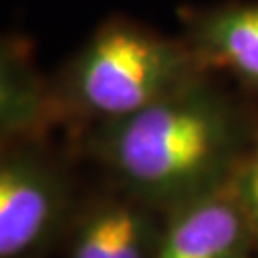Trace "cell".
<instances>
[{
  "mask_svg": "<svg viewBox=\"0 0 258 258\" xmlns=\"http://www.w3.org/2000/svg\"><path fill=\"white\" fill-rule=\"evenodd\" d=\"M256 146H258V144H256Z\"/></svg>",
  "mask_w": 258,
  "mask_h": 258,
  "instance_id": "cell-9",
  "label": "cell"
},
{
  "mask_svg": "<svg viewBox=\"0 0 258 258\" xmlns=\"http://www.w3.org/2000/svg\"><path fill=\"white\" fill-rule=\"evenodd\" d=\"M228 187L243 212L258 256V146L241 163Z\"/></svg>",
  "mask_w": 258,
  "mask_h": 258,
  "instance_id": "cell-8",
  "label": "cell"
},
{
  "mask_svg": "<svg viewBox=\"0 0 258 258\" xmlns=\"http://www.w3.org/2000/svg\"><path fill=\"white\" fill-rule=\"evenodd\" d=\"M0 88L2 142L46 138L59 124L52 81L38 75L23 40L8 38L2 42Z\"/></svg>",
  "mask_w": 258,
  "mask_h": 258,
  "instance_id": "cell-7",
  "label": "cell"
},
{
  "mask_svg": "<svg viewBox=\"0 0 258 258\" xmlns=\"http://www.w3.org/2000/svg\"><path fill=\"white\" fill-rule=\"evenodd\" d=\"M254 243L230 187L168 212L153 258H254Z\"/></svg>",
  "mask_w": 258,
  "mask_h": 258,
  "instance_id": "cell-6",
  "label": "cell"
},
{
  "mask_svg": "<svg viewBox=\"0 0 258 258\" xmlns=\"http://www.w3.org/2000/svg\"><path fill=\"white\" fill-rule=\"evenodd\" d=\"M185 42L209 73H226L258 92V2H224L182 12Z\"/></svg>",
  "mask_w": 258,
  "mask_h": 258,
  "instance_id": "cell-5",
  "label": "cell"
},
{
  "mask_svg": "<svg viewBox=\"0 0 258 258\" xmlns=\"http://www.w3.org/2000/svg\"><path fill=\"white\" fill-rule=\"evenodd\" d=\"M168 212L111 182L81 197L61 243L63 258H153Z\"/></svg>",
  "mask_w": 258,
  "mask_h": 258,
  "instance_id": "cell-4",
  "label": "cell"
},
{
  "mask_svg": "<svg viewBox=\"0 0 258 258\" xmlns=\"http://www.w3.org/2000/svg\"><path fill=\"white\" fill-rule=\"evenodd\" d=\"M81 197L48 136L2 142L0 258H44L61 247Z\"/></svg>",
  "mask_w": 258,
  "mask_h": 258,
  "instance_id": "cell-3",
  "label": "cell"
},
{
  "mask_svg": "<svg viewBox=\"0 0 258 258\" xmlns=\"http://www.w3.org/2000/svg\"><path fill=\"white\" fill-rule=\"evenodd\" d=\"M256 144L258 120L212 73L83 130L86 155L111 182L165 212L226 189Z\"/></svg>",
  "mask_w": 258,
  "mask_h": 258,
  "instance_id": "cell-1",
  "label": "cell"
},
{
  "mask_svg": "<svg viewBox=\"0 0 258 258\" xmlns=\"http://www.w3.org/2000/svg\"><path fill=\"white\" fill-rule=\"evenodd\" d=\"M203 73L184 37L109 18L52 79L59 124L84 128L126 117Z\"/></svg>",
  "mask_w": 258,
  "mask_h": 258,
  "instance_id": "cell-2",
  "label": "cell"
}]
</instances>
